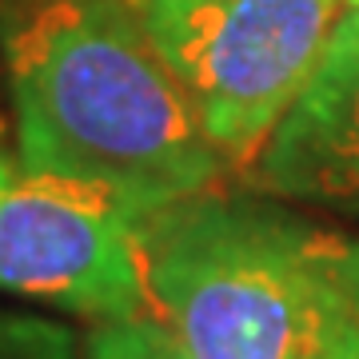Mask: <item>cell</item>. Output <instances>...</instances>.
<instances>
[{
  "mask_svg": "<svg viewBox=\"0 0 359 359\" xmlns=\"http://www.w3.org/2000/svg\"><path fill=\"white\" fill-rule=\"evenodd\" d=\"M4 56L28 172L88 184L140 224L228 172L128 0H32Z\"/></svg>",
  "mask_w": 359,
  "mask_h": 359,
  "instance_id": "obj_1",
  "label": "cell"
},
{
  "mask_svg": "<svg viewBox=\"0 0 359 359\" xmlns=\"http://www.w3.org/2000/svg\"><path fill=\"white\" fill-rule=\"evenodd\" d=\"M144 228L148 311L180 359H320L359 327V240L208 188Z\"/></svg>",
  "mask_w": 359,
  "mask_h": 359,
  "instance_id": "obj_2",
  "label": "cell"
},
{
  "mask_svg": "<svg viewBox=\"0 0 359 359\" xmlns=\"http://www.w3.org/2000/svg\"><path fill=\"white\" fill-rule=\"evenodd\" d=\"M228 168L259 156L347 0H128Z\"/></svg>",
  "mask_w": 359,
  "mask_h": 359,
  "instance_id": "obj_3",
  "label": "cell"
},
{
  "mask_svg": "<svg viewBox=\"0 0 359 359\" xmlns=\"http://www.w3.org/2000/svg\"><path fill=\"white\" fill-rule=\"evenodd\" d=\"M0 292L88 320L148 311L144 228L88 184L0 156Z\"/></svg>",
  "mask_w": 359,
  "mask_h": 359,
  "instance_id": "obj_4",
  "label": "cell"
},
{
  "mask_svg": "<svg viewBox=\"0 0 359 359\" xmlns=\"http://www.w3.org/2000/svg\"><path fill=\"white\" fill-rule=\"evenodd\" d=\"M256 192L359 216V4L327 36L320 65L248 164Z\"/></svg>",
  "mask_w": 359,
  "mask_h": 359,
  "instance_id": "obj_5",
  "label": "cell"
},
{
  "mask_svg": "<svg viewBox=\"0 0 359 359\" xmlns=\"http://www.w3.org/2000/svg\"><path fill=\"white\" fill-rule=\"evenodd\" d=\"M84 359H180L168 332L144 311L128 320H100L88 335Z\"/></svg>",
  "mask_w": 359,
  "mask_h": 359,
  "instance_id": "obj_6",
  "label": "cell"
},
{
  "mask_svg": "<svg viewBox=\"0 0 359 359\" xmlns=\"http://www.w3.org/2000/svg\"><path fill=\"white\" fill-rule=\"evenodd\" d=\"M0 359H80L68 327L0 308Z\"/></svg>",
  "mask_w": 359,
  "mask_h": 359,
  "instance_id": "obj_7",
  "label": "cell"
},
{
  "mask_svg": "<svg viewBox=\"0 0 359 359\" xmlns=\"http://www.w3.org/2000/svg\"><path fill=\"white\" fill-rule=\"evenodd\" d=\"M320 359H359V327L355 332H347L344 339H335Z\"/></svg>",
  "mask_w": 359,
  "mask_h": 359,
  "instance_id": "obj_8",
  "label": "cell"
},
{
  "mask_svg": "<svg viewBox=\"0 0 359 359\" xmlns=\"http://www.w3.org/2000/svg\"><path fill=\"white\" fill-rule=\"evenodd\" d=\"M0 156H8V152H4V144H0Z\"/></svg>",
  "mask_w": 359,
  "mask_h": 359,
  "instance_id": "obj_9",
  "label": "cell"
},
{
  "mask_svg": "<svg viewBox=\"0 0 359 359\" xmlns=\"http://www.w3.org/2000/svg\"><path fill=\"white\" fill-rule=\"evenodd\" d=\"M347 4H359V0H347Z\"/></svg>",
  "mask_w": 359,
  "mask_h": 359,
  "instance_id": "obj_10",
  "label": "cell"
}]
</instances>
